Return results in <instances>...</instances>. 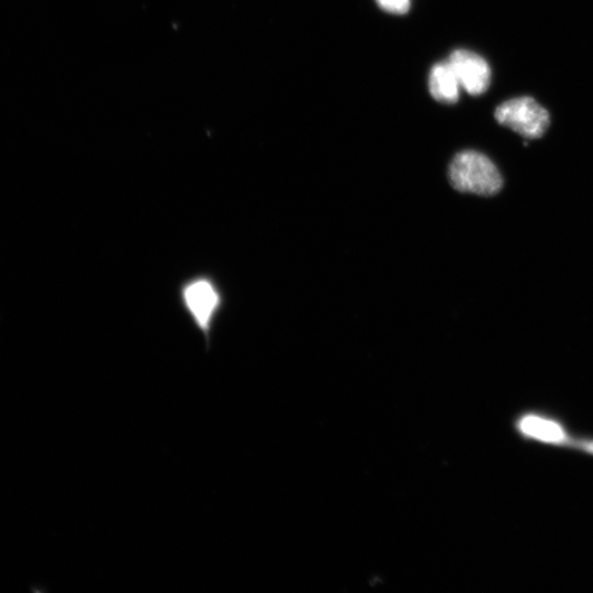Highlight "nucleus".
<instances>
[{
    "mask_svg": "<svg viewBox=\"0 0 593 593\" xmlns=\"http://www.w3.org/2000/svg\"><path fill=\"white\" fill-rule=\"evenodd\" d=\"M178 298L182 310L201 333L209 350L215 321L225 303L221 286L213 276L197 273L179 284Z\"/></svg>",
    "mask_w": 593,
    "mask_h": 593,
    "instance_id": "obj_1",
    "label": "nucleus"
},
{
    "mask_svg": "<svg viewBox=\"0 0 593 593\" xmlns=\"http://www.w3.org/2000/svg\"><path fill=\"white\" fill-rule=\"evenodd\" d=\"M448 177L456 190L479 195H493L503 186V178L494 163L472 149L455 155L448 167Z\"/></svg>",
    "mask_w": 593,
    "mask_h": 593,
    "instance_id": "obj_2",
    "label": "nucleus"
},
{
    "mask_svg": "<svg viewBox=\"0 0 593 593\" xmlns=\"http://www.w3.org/2000/svg\"><path fill=\"white\" fill-rule=\"evenodd\" d=\"M495 120L527 138L540 137L549 125V113L532 97H517L502 102Z\"/></svg>",
    "mask_w": 593,
    "mask_h": 593,
    "instance_id": "obj_3",
    "label": "nucleus"
},
{
    "mask_svg": "<svg viewBox=\"0 0 593 593\" xmlns=\"http://www.w3.org/2000/svg\"><path fill=\"white\" fill-rule=\"evenodd\" d=\"M447 59L462 90L469 94L478 96L488 89L491 70L483 57L474 52L460 48L454 51Z\"/></svg>",
    "mask_w": 593,
    "mask_h": 593,
    "instance_id": "obj_4",
    "label": "nucleus"
},
{
    "mask_svg": "<svg viewBox=\"0 0 593 593\" xmlns=\"http://www.w3.org/2000/svg\"><path fill=\"white\" fill-rule=\"evenodd\" d=\"M428 89L432 97L444 103H454L461 90L459 81L448 59L436 63L428 75Z\"/></svg>",
    "mask_w": 593,
    "mask_h": 593,
    "instance_id": "obj_5",
    "label": "nucleus"
},
{
    "mask_svg": "<svg viewBox=\"0 0 593 593\" xmlns=\"http://www.w3.org/2000/svg\"><path fill=\"white\" fill-rule=\"evenodd\" d=\"M516 427L524 436L546 444H562L568 438L558 422L535 414L522 416Z\"/></svg>",
    "mask_w": 593,
    "mask_h": 593,
    "instance_id": "obj_6",
    "label": "nucleus"
},
{
    "mask_svg": "<svg viewBox=\"0 0 593 593\" xmlns=\"http://www.w3.org/2000/svg\"><path fill=\"white\" fill-rule=\"evenodd\" d=\"M378 5L389 13L403 14L409 11L410 0H376Z\"/></svg>",
    "mask_w": 593,
    "mask_h": 593,
    "instance_id": "obj_7",
    "label": "nucleus"
}]
</instances>
